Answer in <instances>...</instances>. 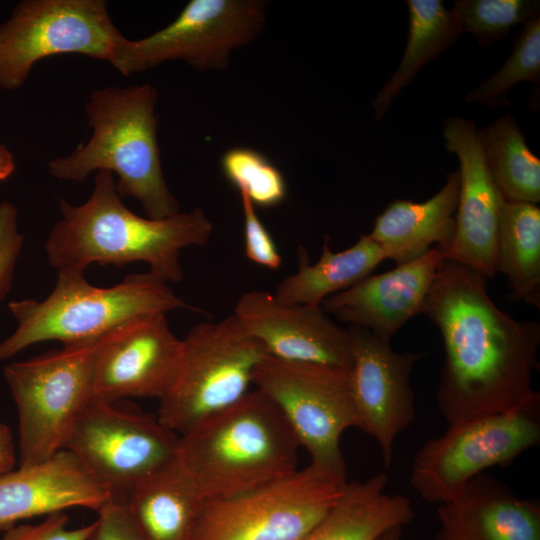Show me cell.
<instances>
[{
	"instance_id": "1",
	"label": "cell",
	"mask_w": 540,
	"mask_h": 540,
	"mask_svg": "<svg viewBox=\"0 0 540 540\" xmlns=\"http://www.w3.org/2000/svg\"><path fill=\"white\" fill-rule=\"evenodd\" d=\"M421 314L443 340L435 401L448 425L504 412L540 395L531 387L539 366L540 324L502 311L483 274L443 257Z\"/></svg>"
},
{
	"instance_id": "2",
	"label": "cell",
	"mask_w": 540,
	"mask_h": 540,
	"mask_svg": "<svg viewBox=\"0 0 540 540\" xmlns=\"http://www.w3.org/2000/svg\"><path fill=\"white\" fill-rule=\"evenodd\" d=\"M62 217L44 244L48 263L58 271L84 273L91 264L122 266L145 262L166 282L184 278L180 252L205 245L213 225L196 207L164 219L141 217L122 202L111 172L97 171L89 198L80 205L60 199Z\"/></svg>"
},
{
	"instance_id": "3",
	"label": "cell",
	"mask_w": 540,
	"mask_h": 540,
	"mask_svg": "<svg viewBox=\"0 0 540 540\" xmlns=\"http://www.w3.org/2000/svg\"><path fill=\"white\" fill-rule=\"evenodd\" d=\"M300 445L276 404L259 389L179 435L176 461L202 501L236 496L281 479Z\"/></svg>"
},
{
	"instance_id": "4",
	"label": "cell",
	"mask_w": 540,
	"mask_h": 540,
	"mask_svg": "<svg viewBox=\"0 0 540 540\" xmlns=\"http://www.w3.org/2000/svg\"><path fill=\"white\" fill-rule=\"evenodd\" d=\"M157 99L151 84L92 91L85 106L91 137L71 154L52 159L49 173L76 182L93 171L116 173L119 196L137 199L148 218L179 213V202L170 192L161 166Z\"/></svg>"
},
{
	"instance_id": "5",
	"label": "cell",
	"mask_w": 540,
	"mask_h": 540,
	"mask_svg": "<svg viewBox=\"0 0 540 540\" xmlns=\"http://www.w3.org/2000/svg\"><path fill=\"white\" fill-rule=\"evenodd\" d=\"M57 275L55 287L45 299L8 304L17 326L0 341V362L40 342L96 339L138 316L173 310L202 312L150 271L128 275L107 288L90 284L82 272L58 271Z\"/></svg>"
},
{
	"instance_id": "6",
	"label": "cell",
	"mask_w": 540,
	"mask_h": 540,
	"mask_svg": "<svg viewBox=\"0 0 540 540\" xmlns=\"http://www.w3.org/2000/svg\"><path fill=\"white\" fill-rule=\"evenodd\" d=\"M97 339L63 344L5 366L18 412L20 466L44 462L64 449L76 420L95 400Z\"/></svg>"
},
{
	"instance_id": "7",
	"label": "cell",
	"mask_w": 540,
	"mask_h": 540,
	"mask_svg": "<svg viewBox=\"0 0 540 540\" xmlns=\"http://www.w3.org/2000/svg\"><path fill=\"white\" fill-rule=\"evenodd\" d=\"M182 343L177 374L157 416L178 435L240 401L266 355L233 314L193 326Z\"/></svg>"
},
{
	"instance_id": "8",
	"label": "cell",
	"mask_w": 540,
	"mask_h": 540,
	"mask_svg": "<svg viewBox=\"0 0 540 540\" xmlns=\"http://www.w3.org/2000/svg\"><path fill=\"white\" fill-rule=\"evenodd\" d=\"M346 483L310 463L254 490L202 501L191 540H300L336 504Z\"/></svg>"
},
{
	"instance_id": "9",
	"label": "cell",
	"mask_w": 540,
	"mask_h": 540,
	"mask_svg": "<svg viewBox=\"0 0 540 540\" xmlns=\"http://www.w3.org/2000/svg\"><path fill=\"white\" fill-rule=\"evenodd\" d=\"M540 442V395L516 408L449 425L414 456L409 482L428 503H447L474 476Z\"/></svg>"
},
{
	"instance_id": "10",
	"label": "cell",
	"mask_w": 540,
	"mask_h": 540,
	"mask_svg": "<svg viewBox=\"0 0 540 540\" xmlns=\"http://www.w3.org/2000/svg\"><path fill=\"white\" fill-rule=\"evenodd\" d=\"M253 384L279 408L310 463L346 480L340 439L345 430L360 425L349 369L265 355Z\"/></svg>"
},
{
	"instance_id": "11",
	"label": "cell",
	"mask_w": 540,
	"mask_h": 540,
	"mask_svg": "<svg viewBox=\"0 0 540 540\" xmlns=\"http://www.w3.org/2000/svg\"><path fill=\"white\" fill-rule=\"evenodd\" d=\"M124 36L103 0H26L0 25V87L23 85L33 65L57 54L110 62Z\"/></svg>"
},
{
	"instance_id": "12",
	"label": "cell",
	"mask_w": 540,
	"mask_h": 540,
	"mask_svg": "<svg viewBox=\"0 0 540 540\" xmlns=\"http://www.w3.org/2000/svg\"><path fill=\"white\" fill-rule=\"evenodd\" d=\"M261 0H191L166 27L139 40H124L110 63L123 75L182 60L199 71L223 70L231 53L263 30Z\"/></svg>"
},
{
	"instance_id": "13",
	"label": "cell",
	"mask_w": 540,
	"mask_h": 540,
	"mask_svg": "<svg viewBox=\"0 0 540 540\" xmlns=\"http://www.w3.org/2000/svg\"><path fill=\"white\" fill-rule=\"evenodd\" d=\"M179 435L158 418L94 400L64 446L110 491L126 501L142 480L176 457Z\"/></svg>"
},
{
	"instance_id": "14",
	"label": "cell",
	"mask_w": 540,
	"mask_h": 540,
	"mask_svg": "<svg viewBox=\"0 0 540 540\" xmlns=\"http://www.w3.org/2000/svg\"><path fill=\"white\" fill-rule=\"evenodd\" d=\"M182 345L164 313L138 316L116 326L96 341L95 400L108 404L129 397L160 400L175 379Z\"/></svg>"
},
{
	"instance_id": "15",
	"label": "cell",
	"mask_w": 540,
	"mask_h": 540,
	"mask_svg": "<svg viewBox=\"0 0 540 540\" xmlns=\"http://www.w3.org/2000/svg\"><path fill=\"white\" fill-rule=\"evenodd\" d=\"M348 329L352 339L349 372L359 429L377 441L384 465L389 467L396 437L416 415L411 375L425 353L397 352L390 341L365 328Z\"/></svg>"
},
{
	"instance_id": "16",
	"label": "cell",
	"mask_w": 540,
	"mask_h": 540,
	"mask_svg": "<svg viewBox=\"0 0 540 540\" xmlns=\"http://www.w3.org/2000/svg\"><path fill=\"white\" fill-rule=\"evenodd\" d=\"M443 137L447 151L459 159L460 185L455 233L440 252L444 258L469 266L487 279L493 278L497 273L498 222L505 200L488 169L481 131L472 120L448 117Z\"/></svg>"
},
{
	"instance_id": "17",
	"label": "cell",
	"mask_w": 540,
	"mask_h": 540,
	"mask_svg": "<svg viewBox=\"0 0 540 540\" xmlns=\"http://www.w3.org/2000/svg\"><path fill=\"white\" fill-rule=\"evenodd\" d=\"M233 315L266 355L290 362L350 369L352 339L322 306L284 304L273 293L252 290L237 300Z\"/></svg>"
},
{
	"instance_id": "18",
	"label": "cell",
	"mask_w": 540,
	"mask_h": 540,
	"mask_svg": "<svg viewBox=\"0 0 540 540\" xmlns=\"http://www.w3.org/2000/svg\"><path fill=\"white\" fill-rule=\"evenodd\" d=\"M443 256L435 246L422 257L390 271L369 275L326 298L324 311L350 326L391 341L412 317L421 314Z\"/></svg>"
},
{
	"instance_id": "19",
	"label": "cell",
	"mask_w": 540,
	"mask_h": 540,
	"mask_svg": "<svg viewBox=\"0 0 540 540\" xmlns=\"http://www.w3.org/2000/svg\"><path fill=\"white\" fill-rule=\"evenodd\" d=\"M110 498L107 487L62 449L44 462L0 474V529L72 507L97 512Z\"/></svg>"
},
{
	"instance_id": "20",
	"label": "cell",
	"mask_w": 540,
	"mask_h": 540,
	"mask_svg": "<svg viewBox=\"0 0 540 540\" xmlns=\"http://www.w3.org/2000/svg\"><path fill=\"white\" fill-rule=\"evenodd\" d=\"M435 540H540V504L517 496L487 474L474 476L455 499L439 504Z\"/></svg>"
},
{
	"instance_id": "21",
	"label": "cell",
	"mask_w": 540,
	"mask_h": 540,
	"mask_svg": "<svg viewBox=\"0 0 540 540\" xmlns=\"http://www.w3.org/2000/svg\"><path fill=\"white\" fill-rule=\"evenodd\" d=\"M459 170L450 173L444 186L424 202L397 199L375 218L368 234L387 259L401 265L414 261L436 245L447 247L455 233L459 197Z\"/></svg>"
},
{
	"instance_id": "22",
	"label": "cell",
	"mask_w": 540,
	"mask_h": 540,
	"mask_svg": "<svg viewBox=\"0 0 540 540\" xmlns=\"http://www.w3.org/2000/svg\"><path fill=\"white\" fill-rule=\"evenodd\" d=\"M388 475L347 482L330 511L300 540H375L386 529L414 517L411 500L386 493Z\"/></svg>"
},
{
	"instance_id": "23",
	"label": "cell",
	"mask_w": 540,
	"mask_h": 540,
	"mask_svg": "<svg viewBox=\"0 0 540 540\" xmlns=\"http://www.w3.org/2000/svg\"><path fill=\"white\" fill-rule=\"evenodd\" d=\"M386 255L368 234L355 244L333 252L323 244L321 257L313 264L304 247L298 251V269L285 277L273 293L284 304L321 306L329 296L344 291L372 274Z\"/></svg>"
},
{
	"instance_id": "24",
	"label": "cell",
	"mask_w": 540,
	"mask_h": 540,
	"mask_svg": "<svg viewBox=\"0 0 540 540\" xmlns=\"http://www.w3.org/2000/svg\"><path fill=\"white\" fill-rule=\"evenodd\" d=\"M124 502L146 540H191L202 500L174 459L136 485Z\"/></svg>"
},
{
	"instance_id": "25",
	"label": "cell",
	"mask_w": 540,
	"mask_h": 540,
	"mask_svg": "<svg viewBox=\"0 0 540 540\" xmlns=\"http://www.w3.org/2000/svg\"><path fill=\"white\" fill-rule=\"evenodd\" d=\"M495 266L496 272L507 277L512 301L540 308V208L537 205L503 203Z\"/></svg>"
},
{
	"instance_id": "26",
	"label": "cell",
	"mask_w": 540,
	"mask_h": 540,
	"mask_svg": "<svg viewBox=\"0 0 540 540\" xmlns=\"http://www.w3.org/2000/svg\"><path fill=\"white\" fill-rule=\"evenodd\" d=\"M408 38L402 60L372 102L376 120L386 113L394 98L410 84L420 69L438 57L461 30L441 0H408Z\"/></svg>"
},
{
	"instance_id": "27",
	"label": "cell",
	"mask_w": 540,
	"mask_h": 540,
	"mask_svg": "<svg viewBox=\"0 0 540 540\" xmlns=\"http://www.w3.org/2000/svg\"><path fill=\"white\" fill-rule=\"evenodd\" d=\"M485 160L507 202H540V159L528 148L515 119L506 114L481 131Z\"/></svg>"
},
{
	"instance_id": "28",
	"label": "cell",
	"mask_w": 540,
	"mask_h": 540,
	"mask_svg": "<svg viewBox=\"0 0 540 540\" xmlns=\"http://www.w3.org/2000/svg\"><path fill=\"white\" fill-rule=\"evenodd\" d=\"M523 81L540 83V16L524 24L502 67L469 92L464 100L482 103L491 109L508 105L510 90Z\"/></svg>"
},
{
	"instance_id": "29",
	"label": "cell",
	"mask_w": 540,
	"mask_h": 540,
	"mask_svg": "<svg viewBox=\"0 0 540 540\" xmlns=\"http://www.w3.org/2000/svg\"><path fill=\"white\" fill-rule=\"evenodd\" d=\"M220 166L227 181L255 207H276L286 199L285 177L263 153L248 147L231 148L223 153Z\"/></svg>"
},
{
	"instance_id": "30",
	"label": "cell",
	"mask_w": 540,
	"mask_h": 540,
	"mask_svg": "<svg viewBox=\"0 0 540 540\" xmlns=\"http://www.w3.org/2000/svg\"><path fill=\"white\" fill-rule=\"evenodd\" d=\"M461 33L468 32L481 47L503 39L512 26L540 16L536 0H458L451 9Z\"/></svg>"
},
{
	"instance_id": "31",
	"label": "cell",
	"mask_w": 540,
	"mask_h": 540,
	"mask_svg": "<svg viewBox=\"0 0 540 540\" xmlns=\"http://www.w3.org/2000/svg\"><path fill=\"white\" fill-rule=\"evenodd\" d=\"M244 217V250L253 263L271 270L281 267L282 257L271 234L258 217L255 206L240 193Z\"/></svg>"
},
{
	"instance_id": "32",
	"label": "cell",
	"mask_w": 540,
	"mask_h": 540,
	"mask_svg": "<svg viewBox=\"0 0 540 540\" xmlns=\"http://www.w3.org/2000/svg\"><path fill=\"white\" fill-rule=\"evenodd\" d=\"M16 207L0 203V302L7 296L13 283L14 272L23 247L24 237L18 230Z\"/></svg>"
},
{
	"instance_id": "33",
	"label": "cell",
	"mask_w": 540,
	"mask_h": 540,
	"mask_svg": "<svg viewBox=\"0 0 540 540\" xmlns=\"http://www.w3.org/2000/svg\"><path fill=\"white\" fill-rule=\"evenodd\" d=\"M68 522L64 512L54 513L38 524L7 528L2 540H88L95 526L93 522L79 528H69Z\"/></svg>"
},
{
	"instance_id": "34",
	"label": "cell",
	"mask_w": 540,
	"mask_h": 540,
	"mask_svg": "<svg viewBox=\"0 0 540 540\" xmlns=\"http://www.w3.org/2000/svg\"><path fill=\"white\" fill-rule=\"evenodd\" d=\"M97 513L98 518L88 540H146L126 502L112 497Z\"/></svg>"
},
{
	"instance_id": "35",
	"label": "cell",
	"mask_w": 540,
	"mask_h": 540,
	"mask_svg": "<svg viewBox=\"0 0 540 540\" xmlns=\"http://www.w3.org/2000/svg\"><path fill=\"white\" fill-rule=\"evenodd\" d=\"M16 463L15 445L10 428L0 422V474L13 470Z\"/></svg>"
},
{
	"instance_id": "36",
	"label": "cell",
	"mask_w": 540,
	"mask_h": 540,
	"mask_svg": "<svg viewBox=\"0 0 540 540\" xmlns=\"http://www.w3.org/2000/svg\"><path fill=\"white\" fill-rule=\"evenodd\" d=\"M15 169L12 153L0 144V182L6 180Z\"/></svg>"
},
{
	"instance_id": "37",
	"label": "cell",
	"mask_w": 540,
	"mask_h": 540,
	"mask_svg": "<svg viewBox=\"0 0 540 540\" xmlns=\"http://www.w3.org/2000/svg\"><path fill=\"white\" fill-rule=\"evenodd\" d=\"M402 525H395L382 532L375 540H402Z\"/></svg>"
}]
</instances>
